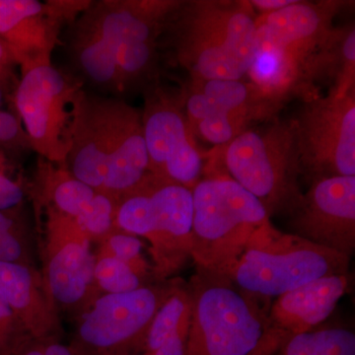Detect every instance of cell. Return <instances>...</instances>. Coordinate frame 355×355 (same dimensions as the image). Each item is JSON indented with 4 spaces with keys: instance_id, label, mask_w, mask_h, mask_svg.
<instances>
[{
    "instance_id": "15",
    "label": "cell",
    "mask_w": 355,
    "mask_h": 355,
    "mask_svg": "<svg viewBox=\"0 0 355 355\" xmlns=\"http://www.w3.org/2000/svg\"><path fill=\"white\" fill-rule=\"evenodd\" d=\"M349 273L327 275L275 298L268 309L273 328L288 338L316 330L349 291Z\"/></svg>"
},
{
    "instance_id": "16",
    "label": "cell",
    "mask_w": 355,
    "mask_h": 355,
    "mask_svg": "<svg viewBox=\"0 0 355 355\" xmlns=\"http://www.w3.org/2000/svg\"><path fill=\"white\" fill-rule=\"evenodd\" d=\"M180 96L191 127L216 114L246 113L259 121H270L282 109L265 99L252 84L243 79H191Z\"/></svg>"
},
{
    "instance_id": "34",
    "label": "cell",
    "mask_w": 355,
    "mask_h": 355,
    "mask_svg": "<svg viewBox=\"0 0 355 355\" xmlns=\"http://www.w3.org/2000/svg\"><path fill=\"white\" fill-rule=\"evenodd\" d=\"M4 349H6V345H4L3 340L0 338V355L3 352Z\"/></svg>"
},
{
    "instance_id": "1",
    "label": "cell",
    "mask_w": 355,
    "mask_h": 355,
    "mask_svg": "<svg viewBox=\"0 0 355 355\" xmlns=\"http://www.w3.org/2000/svg\"><path fill=\"white\" fill-rule=\"evenodd\" d=\"M69 135L67 170L94 190H132L148 175L141 113L121 98L79 89Z\"/></svg>"
},
{
    "instance_id": "30",
    "label": "cell",
    "mask_w": 355,
    "mask_h": 355,
    "mask_svg": "<svg viewBox=\"0 0 355 355\" xmlns=\"http://www.w3.org/2000/svg\"><path fill=\"white\" fill-rule=\"evenodd\" d=\"M24 197L22 187L6 175L0 166V211L19 209Z\"/></svg>"
},
{
    "instance_id": "24",
    "label": "cell",
    "mask_w": 355,
    "mask_h": 355,
    "mask_svg": "<svg viewBox=\"0 0 355 355\" xmlns=\"http://www.w3.org/2000/svg\"><path fill=\"white\" fill-rule=\"evenodd\" d=\"M94 279L109 294L125 293L146 286L125 261L108 254L95 263Z\"/></svg>"
},
{
    "instance_id": "3",
    "label": "cell",
    "mask_w": 355,
    "mask_h": 355,
    "mask_svg": "<svg viewBox=\"0 0 355 355\" xmlns=\"http://www.w3.org/2000/svg\"><path fill=\"white\" fill-rule=\"evenodd\" d=\"M191 318L184 355H273L288 336L258 299L223 273L198 268L189 284Z\"/></svg>"
},
{
    "instance_id": "9",
    "label": "cell",
    "mask_w": 355,
    "mask_h": 355,
    "mask_svg": "<svg viewBox=\"0 0 355 355\" xmlns=\"http://www.w3.org/2000/svg\"><path fill=\"white\" fill-rule=\"evenodd\" d=\"M142 116L149 173L193 189L202 179L203 156L184 114L181 97L154 84L144 90Z\"/></svg>"
},
{
    "instance_id": "4",
    "label": "cell",
    "mask_w": 355,
    "mask_h": 355,
    "mask_svg": "<svg viewBox=\"0 0 355 355\" xmlns=\"http://www.w3.org/2000/svg\"><path fill=\"white\" fill-rule=\"evenodd\" d=\"M350 261L345 254L280 232L268 222L221 273L258 300H275L313 280L349 273Z\"/></svg>"
},
{
    "instance_id": "26",
    "label": "cell",
    "mask_w": 355,
    "mask_h": 355,
    "mask_svg": "<svg viewBox=\"0 0 355 355\" xmlns=\"http://www.w3.org/2000/svg\"><path fill=\"white\" fill-rule=\"evenodd\" d=\"M19 209L0 211V261L27 263V246Z\"/></svg>"
},
{
    "instance_id": "28",
    "label": "cell",
    "mask_w": 355,
    "mask_h": 355,
    "mask_svg": "<svg viewBox=\"0 0 355 355\" xmlns=\"http://www.w3.org/2000/svg\"><path fill=\"white\" fill-rule=\"evenodd\" d=\"M31 148L19 116L0 110V153Z\"/></svg>"
},
{
    "instance_id": "27",
    "label": "cell",
    "mask_w": 355,
    "mask_h": 355,
    "mask_svg": "<svg viewBox=\"0 0 355 355\" xmlns=\"http://www.w3.org/2000/svg\"><path fill=\"white\" fill-rule=\"evenodd\" d=\"M108 245L111 256L125 261L141 279L144 277L146 265L142 259V242L139 237L119 231L109 236Z\"/></svg>"
},
{
    "instance_id": "17",
    "label": "cell",
    "mask_w": 355,
    "mask_h": 355,
    "mask_svg": "<svg viewBox=\"0 0 355 355\" xmlns=\"http://www.w3.org/2000/svg\"><path fill=\"white\" fill-rule=\"evenodd\" d=\"M87 6L73 21L67 33V51L70 62L89 85L103 92L120 96L123 91L116 58L98 31Z\"/></svg>"
},
{
    "instance_id": "13",
    "label": "cell",
    "mask_w": 355,
    "mask_h": 355,
    "mask_svg": "<svg viewBox=\"0 0 355 355\" xmlns=\"http://www.w3.org/2000/svg\"><path fill=\"white\" fill-rule=\"evenodd\" d=\"M88 3L0 0V39L21 69L49 62L60 22L69 13L81 12Z\"/></svg>"
},
{
    "instance_id": "11",
    "label": "cell",
    "mask_w": 355,
    "mask_h": 355,
    "mask_svg": "<svg viewBox=\"0 0 355 355\" xmlns=\"http://www.w3.org/2000/svg\"><path fill=\"white\" fill-rule=\"evenodd\" d=\"M289 217L292 234L350 259L355 252V176L317 180Z\"/></svg>"
},
{
    "instance_id": "25",
    "label": "cell",
    "mask_w": 355,
    "mask_h": 355,
    "mask_svg": "<svg viewBox=\"0 0 355 355\" xmlns=\"http://www.w3.org/2000/svg\"><path fill=\"white\" fill-rule=\"evenodd\" d=\"M116 203V198L105 191H98L92 200L74 219V223L86 235L99 237L109 234L114 225Z\"/></svg>"
},
{
    "instance_id": "32",
    "label": "cell",
    "mask_w": 355,
    "mask_h": 355,
    "mask_svg": "<svg viewBox=\"0 0 355 355\" xmlns=\"http://www.w3.org/2000/svg\"><path fill=\"white\" fill-rule=\"evenodd\" d=\"M12 62H16L12 53L7 44L0 39V83H2L3 79L6 78L9 67Z\"/></svg>"
},
{
    "instance_id": "5",
    "label": "cell",
    "mask_w": 355,
    "mask_h": 355,
    "mask_svg": "<svg viewBox=\"0 0 355 355\" xmlns=\"http://www.w3.org/2000/svg\"><path fill=\"white\" fill-rule=\"evenodd\" d=\"M216 155L226 175L258 198L268 216H289L300 205L302 173L293 119L250 128L219 147Z\"/></svg>"
},
{
    "instance_id": "29",
    "label": "cell",
    "mask_w": 355,
    "mask_h": 355,
    "mask_svg": "<svg viewBox=\"0 0 355 355\" xmlns=\"http://www.w3.org/2000/svg\"><path fill=\"white\" fill-rule=\"evenodd\" d=\"M23 336H25V331L19 319L6 299L0 295V338L6 345V349L13 340Z\"/></svg>"
},
{
    "instance_id": "7",
    "label": "cell",
    "mask_w": 355,
    "mask_h": 355,
    "mask_svg": "<svg viewBox=\"0 0 355 355\" xmlns=\"http://www.w3.org/2000/svg\"><path fill=\"white\" fill-rule=\"evenodd\" d=\"M14 103L30 146L49 162L64 164L72 107L81 83L49 62L21 69Z\"/></svg>"
},
{
    "instance_id": "19",
    "label": "cell",
    "mask_w": 355,
    "mask_h": 355,
    "mask_svg": "<svg viewBox=\"0 0 355 355\" xmlns=\"http://www.w3.org/2000/svg\"><path fill=\"white\" fill-rule=\"evenodd\" d=\"M0 295L12 308L25 331L43 338L51 331L48 303L27 263L0 261Z\"/></svg>"
},
{
    "instance_id": "14",
    "label": "cell",
    "mask_w": 355,
    "mask_h": 355,
    "mask_svg": "<svg viewBox=\"0 0 355 355\" xmlns=\"http://www.w3.org/2000/svg\"><path fill=\"white\" fill-rule=\"evenodd\" d=\"M352 2L338 0L296 1L277 12L258 15L257 48L312 53L330 43L338 29L333 21Z\"/></svg>"
},
{
    "instance_id": "8",
    "label": "cell",
    "mask_w": 355,
    "mask_h": 355,
    "mask_svg": "<svg viewBox=\"0 0 355 355\" xmlns=\"http://www.w3.org/2000/svg\"><path fill=\"white\" fill-rule=\"evenodd\" d=\"M293 121L301 173L310 184L355 176V90L340 98H308Z\"/></svg>"
},
{
    "instance_id": "33",
    "label": "cell",
    "mask_w": 355,
    "mask_h": 355,
    "mask_svg": "<svg viewBox=\"0 0 355 355\" xmlns=\"http://www.w3.org/2000/svg\"><path fill=\"white\" fill-rule=\"evenodd\" d=\"M3 98H4L3 86H2V83H0V110H1L2 103H3Z\"/></svg>"
},
{
    "instance_id": "2",
    "label": "cell",
    "mask_w": 355,
    "mask_h": 355,
    "mask_svg": "<svg viewBox=\"0 0 355 355\" xmlns=\"http://www.w3.org/2000/svg\"><path fill=\"white\" fill-rule=\"evenodd\" d=\"M257 18L249 1H182L165 30L191 79L242 80L256 55Z\"/></svg>"
},
{
    "instance_id": "35",
    "label": "cell",
    "mask_w": 355,
    "mask_h": 355,
    "mask_svg": "<svg viewBox=\"0 0 355 355\" xmlns=\"http://www.w3.org/2000/svg\"><path fill=\"white\" fill-rule=\"evenodd\" d=\"M137 355H147L146 354H137Z\"/></svg>"
},
{
    "instance_id": "23",
    "label": "cell",
    "mask_w": 355,
    "mask_h": 355,
    "mask_svg": "<svg viewBox=\"0 0 355 355\" xmlns=\"http://www.w3.org/2000/svg\"><path fill=\"white\" fill-rule=\"evenodd\" d=\"M97 191L72 177L69 171H65L58 175L50 196L60 216L74 220L92 200Z\"/></svg>"
},
{
    "instance_id": "10",
    "label": "cell",
    "mask_w": 355,
    "mask_h": 355,
    "mask_svg": "<svg viewBox=\"0 0 355 355\" xmlns=\"http://www.w3.org/2000/svg\"><path fill=\"white\" fill-rule=\"evenodd\" d=\"M174 286H144L125 293H106L91 306L77 330L79 345L90 355H130L144 349L156 312Z\"/></svg>"
},
{
    "instance_id": "21",
    "label": "cell",
    "mask_w": 355,
    "mask_h": 355,
    "mask_svg": "<svg viewBox=\"0 0 355 355\" xmlns=\"http://www.w3.org/2000/svg\"><path fill=\"white\" fill-rule=\"evenodd\" d=\"M273 355H355V334L342 327L291 336Z\"/></svg>"
},
{
    "instance_id": "12",
    "label": "cell",
    "mask_w": 355,
    "mask_h": 355,
    "mask_svg": "<svg viewBox=\"0 0 355 355\" xmlns=\"http://www.w3.org/2000/svg\"><path fill=\"white\" fill-rule=\"evenodd\" d=\"M146 188L150 200L155 272L171 275L191 258L193 193L191 189L149 174Z\"/></svg>"
},
{
    "instance_id": "6",
    "label": "cell",
    "mask_w": 355,
    "mask_h": 355,
    "mask_svg": "<svg viewBox=\"0 0 355 355\" xmlns=\"http://www.w3.org/2000/svg\"><path fill=\"white\" fill-rule=\"evenodd\" d=\"M191 193V259L198 268L222 272L270 217L258 198L227 175L202 178Z\"/></svg>"
},
{
    "instance_id": "22",
    "label": "cell",
    "mask_w": 355,
    "mask_h": 355,
    "mask_svg": "<svg viewBox=\"0 0 355 355\" xmlns=\"http://www.w3.org/2000/svg\"><path fill=\"white\" fill-rule=\"evenodd\" d=\"M257 121L254 116L246 113L216 114L198 121L191 128L195 137L221 147L249 130Z\"/></svg>"
},
{
    "instance_id": "20",
    "label": "cell",
    "mask_w": 355,
    "mask_h": 355,
    "mask_svg": "<svg viewBox=\"0 0 355 355\" xmlns=\"http://www.w3.org/2000/svg\"><path fill=\"white\" fill-rule=\"evenodd\" d=\"M191 318V298L188 286H174L149 326L142 349L144 354H153L173 338L188 340Z\"/></svg>"
},
{
    "instance_id": "31",
    "label": "cell",
    "mask_w": 355,
    "mask_h": 355,
    "mask_svg": "<svg viewBox=\"0 0 355 355\" xmlns=\"http://www.w3.org/2000/svg\"><path fill=\"white\" fill-rule=\"evenodd\" d=\"M296 1L297 0H251L249 2L256 14L265 15V14L282 10V9L295 3Z\"/></svg>"
},
{
    "instance_id": "18",
    "label": "cell",
    "mask_w": 355,
    "mask_h": 355,
    "mask_svg": "<svg viewBox=\"0 0 355 355\" xmlns=\"http://www.w3.org/2000/svg\"><path fill=\"white\" fill-rule=\"evenodd\" d=\"M51 253L46 266V284L51 297L60 305L73 307L87 295L94 279L95 261L85 234L65 236Z\"/></svg>"
}]
</instances>
